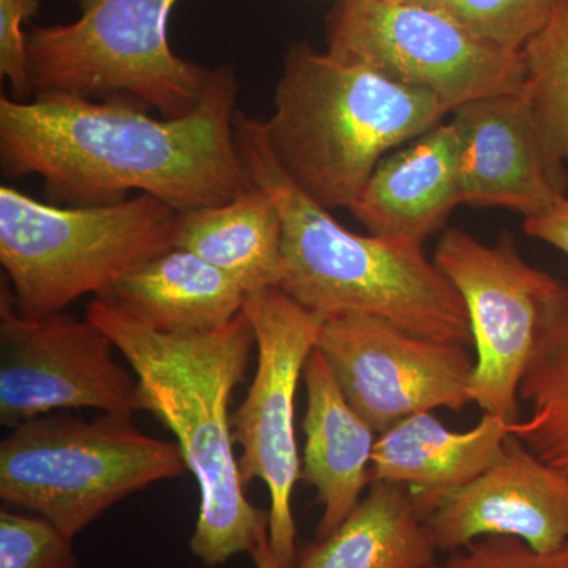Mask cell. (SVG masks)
<instances>
[{"instance_id": "cell-1", "label": "cell", "mask_w": 568, "mask_h": 568, "mask_svg": "<svg viewBox=\"0 0 568 568\" xmlns=\"http://www.w3.org/2000/svg\"><path fill=\"white\" fill-rule=\"evenodd\" d=\"M239 88L234 67L219 65L200 104L171 119L125 100L2 95V173L36 175L71 205L119 203L130 192L178 212L230 203L253 186L235 141Z\"/></svg>"}, {"instance_id": "cell-2", "label": "cell", "mask_w": 568, "mask_h": 568, "mask_svg": "<svg viewBox=\"0 0 568 568\" xmlns=\"http://www.w3.org/2000/svg\"><path fill=\"white\" fill-rule=\"evenodd\" d=\"M136 376L138 410H148L175 437L200 488L190 549L207 568L250 552L268 519L246 499L234 454L230 399L256 345L248 317L207 334H162L108 298L88 306Z\"/></svg>"}, {"instance_id": "cell-3", "label": "cell", "mask_w": 568, "mask_h": 568, "mask_svg": "<svg viewBox=\"0 0 568 568\" xmlns=\"http://www.w3.org/2000/svg\"><path fill=\"white\" fill-rule=\"evenodd\" d=\"M234 130L246 173L282 216L284 294L324 320L366 313L424 338L474 346L465 302L424 245L347 230L287 178L264 121L237 111Z\"/></svg>"}, {"instance_id": "cell-4", "label": "cell", "mask_w": 568, "mask_h": 568, "mask_svg": "<svg viewBox=\"0 0 568 568\" xmlns=\"http://www.w3.org/2000/svg\"><path fill=\"white\" fill-rule=\"evenodd\" d=\"M265 138L284 173L317 204L349 209L386 153L443 123L432 93L297 43L284 55Z\"/></svg>"}, {"instance_id": "cell-5", "label": "cell", "mask_w": 568, "mask_h": 568, "mask_svg": "<svg viewBox=\"0 0 568 568\" xmlns=\"http://www.w3.org/2000/svg\"><path fill=\"white\" fill-rule=\"evenodd\" d=\"M179 212L149 196L52 205L0 186V263L22 316L62 313L82 295H110L123 276L174 248Z\"/></svg>"}, {"instance_id": "cell-6", "label": "cell", "mask_w": 568, "mask_h": 568, "mask_svg": "<svg viewBox=\"0 0 568 568\" xmlns=\"http://www.w3.org/2000/svg\"><path fill=\"white\" fill-rule=\"evenodd\" d=\"M186 470L178 444L144 435L130 416L85 420L63 410L2 439L0 499L74 538L119 500Z\"/></svg>"}, {"instance_id": "cell-7", "label": "cell", "mask_w": 568, "mask_h": 568, "mask_svg": "<svg viewBox=\"0 0 568 568\" xmlns=\"http://www.w3.org/2000/svg\"><path fill=\"white\" fill-rule=\"evenodd\" d=\"M80 17L28 33L37 95L125 100L163 118L190 114L212 70L175 54L170 18L178 0H74Z\"/></svg>"}, {"instance_id": "cell-8", "label": "cell", "mask_w": 568, "mask_h": 568, "mask_svg": "<svg viewBox=\"0 0 568 568\" xmlns=\"http://www.w3.org/2000/svg\"><path fill=\"white\" fill-rule=\"evenodd\" d=\"M327 52L432 93L450 112L485 97L525 91L519 52L478 39L437 7L336 0L327 18Z\"/></svg>"}, {"instance_id": "cell-9", "label": "cell", "mask_w": 568, "mask_h": 568, "mask_svg": "<svg viewBox=\"0 0 568 568\" xmlns=\"http://www.w3.org/2000/svg\"><path fill=\"white\" fill-rule=\"evenodd\" d=\"M257 347V366L248 394L231 416L244 484L264 481L271 496L268 541L283 568L297 560V526L293 493L301 480L295 439V394L310 355L316 349L324 317L298 305L278 287L246 294Z\"/></svg>"}, {"instance_id": "cell-10", "label": "cell", "mask_w": 568, "mask_h": 568, "mask_svg": "<svg viewBox=\"0 0 568 568\" xmlns=\"http://www.w3.org/2000/svg\"><path fill=\"white\" fill-rule=\"evenodd\" d=\"M433 261L469 316L476 347L473 403L514 425L521 418L523 375L558 278L526 263L510 235L487 245L457 227L440 237Z\"/></svg>"}, {"instance_id": "cell-11", "label": "cell", "mask_w": 568, "mask_h": 568, "mask_svg": "<svg viewBox=\"0 0 568 568\" xmlns=\"http://www.w3.org/2000/svg\"><path fill=\"white\" fill-rule=\"evenodd\" d=\"M99 325L55 313L22 316L6 276L0 284V424L11 429L73 409L133 417L136 376L114 357Z\"/></svg>"}, {"instance_id": "cell-12", "label": "cell", "mask_w": 568, "mask_h": 568, "mask_svg": "<svg viewBox=\"0 0 568 568\" xmlns=\"http://www.w3.org/2000/svg\"><path fill=\"white\" fill-rule=\"evenodd\" d=\"M316 351L349 405L377 435L414 414L462 413L473 403L476 358L469 347L410 334L383 317H327Z\"/></svg>"}, {"instance_id": "cell-13", "label": "cell", "mask_w": 568, "mask_h": 568, "mask_svg": "<svg viewBox=\"0 0 568 568\" xmlns=\"http://www.w3.org/2000/svg\"><path fill=\"white\" fill-rule=\"evenodd\" d=\"M425 523L440 552L485 537H514L552 551L568 541V477L510 435L503 457L439 497Z\"/></svg>"}, {"instance_id": "cell-14", "label": "cell", "mask_w": 568, "mask_h": 568, "mask_svg": "<svg viewBox=\"0 0 568 568\" xmlns=\"http://www.w3.org/2000/svg\"><path fill=\"white\" fill-rule=\"evenodd\" d=\"M462 140V201L540 215L568 193V168L549 156L525 92L485 97L452 112Z\"/></svg>"}, {"instance_id": "cell-15", "label": "cell", "mask_w": 568, "mask_h": 568, "mask_svg": "<svg viewBox=\"0 0 568 568\" xmlns=\"http://www.w3.org/2000/svg\"><path fill=\"white\" fill-rule=\"evenodd\" d=\"M459 163L457 125L439 123L377 164L349 211L369 234L424 245L463 204Z\"/></svg>"}, {"instance_id": "cell-16", "label": "cell", "mask_w": 568, "mask_h": 568, "mask_svg": "<svg viewBox=\"0 0 568 568\" xmlns=\"http://www.w3.org/2000/svg\"><path fill=\"white\" fill-rule=\"evenodd\" d=\"M306 413L301 480L315 488L323 508L316 538L334 532L372 485L377 433L343 395L320 351L304 369Z\"/></svg>"}, {"instance_id": "cell-17", "label": "cell", "mask_w": 568, "mask_h": 568, "mask_svg": "<svg viewBox=\"0 0 568 568\" xmlns=\"http://www.w3.org/2000/svg\"><path fill=\"white\" fill-rule=\"evenodd\" d=\"M510 424L484 414L467 432H455L432 413H418L377 435L372 481L409 489L422 517L436 500L484 474L503 457Z\"/></svg>"}, {"instance_id": "cell-18", "label": "cell", "mask_w": 568, "mask_h": 568, "mask_svg": "<svg viewBox=\"0 0 568 568\" xmlns=\"http://www.w3.org/2000/svg\"><path fill=\"white\" fill-rule=\"evenodd\" d=\"M245 291L186 250L171 248L112 287L108 301L162 334H207L233 323Z\"/></svg>"}, {"instance_id": "cell-19", "label": "cell", "mask_w": 568, "mask_h": 568, "mask_svg": "<svg viewBox=\"0 0 568 568\" xmlns=\"http://www.w3.org/2000/svg\"><path fill=\"white\" fill-rule=\"evenodd\" d=\"M174 248L196 254L245 294L280 290L286 272L282 216L254 183L230 203L179 212Z\"/></svg>"}, {"instance_id": "cell-20", "label": "cell", "mask_w": 568, "mask_h": 568, "mask_svg": "<svg viewBox=\"0 0 568 568\" xmlns=\"http://www.w3.org/2000/svg\"><path fill=\"white\" fill-rule=\"evenodd\" d=\"M437 552L409 489L373 480L342 525L308 545L294 568H429Z\"/></svg>"}, {"instance_id": "cell-21", "label": "cell", "mask_w": 568, "mask_h": 568, "mask_svg": "<svg viewBox=\"0 0 568 568\" xmlns=\"http://www.w3.org/2000/svg\"><path fill=\"white\" fill-rule=\"evenodd\" d=\"M526 416L510 425L532 454L568 477V283L556 280L519 386Z\"/></svg>"}, {"instance_id": "cell-22", "label": "cell", "mask_w": 568, "mask_h": 568, "mask_svg": "<svg viewBox=\"0 0 568 568\" xmlns=\"http://www.w3.org/2000/svg\"><path fill=\"white\" fill-rule=\"evenodd\" d=\"M525 97L547 152L568 168V0H558L547 22L519 51Z\"/></svg>"}, {"instance_id": "cell-23", "label": "cell", "mask_w": 568, "mask_h": 568, "mask_svg": "<svg viewBox=\"0 0 568 568\" xmlns=\"http://www.w3.org/2000/svg\"><path fill=\"white\" fill-rule=\"evenodd\" d=\"M558 0H440L446 11L478 39L519 52L547 22Z\"/></svg>"}, {"instance_id": "cell-24", "label": "cell", "mask_w": 568, "mask_h": 568, "mask_svg": "<svg viewBox=\"0 0 568 568\" xmlns=\"http://www.w3.org/2000/svg\"><path fill=\"white\" fill-rule=\"evenodd\" d=\"M73 538L40 515L0 511V568H77Z\"/></svg>"}, {"instance_id": "cell-25", "label": "cell", "mask_w": 568, "mask_h": 568, "mask_svg": "<svg viewBox=\"0 0 568 568\" xmlns=\"http://www.w3.org/2000/svg\"><path fill=\"white\" fill-rule=\"evenodd\" d=\"M429 568H568V541L552 551H537L514 537L478 538Z\"/></svg>"}, {"instance_id": "cell-26", "label": "cell", "mask_w": 568, "mask_h": 568, "mask_svg": "<svg viewBox=\"0 0 568 568\" xmlns=\"http://www.w3.org/2000/svg\"><path fill=\"white\" fill-rule=\"evenodd\" d=\"M40 0H0V74L9 82L14 100L36 97L29 70L24 24L39 10Z\"/></svg>"}, {"instance_id": "cell-27", "label": "cell", "mask_w": 568, "mask_h": 568, "mask_svg": "<svg viewBox=\"0 0 568 568\" xmlns=\"http://www.w3.org/2000/svg\"><path fill=\"white\" fill-rule=\"evenodd\" d=\"M523 230L568 256V193L547 212L525 219Z\"/></svg>"}, {"instance_id": "cell-28", "label": "cell", "mask_w": 568, "mask_h": 568, "mask_svg": "<svg viewBox=\"0 0 568 568\" xmlns=\"http://www.w3.org/2000/svg\"><path fill=\"white\" fill-rule=\"evenodd\" d=\"M268 519L264 523L263 528L260 529L256 537V544L250 551L252 556L254 567L256 568H283L276 560L274 551L271 548V541H268Z\"/></svg>"}, {"instance_id": "cell-29", "label": "cell", "mask_w": 568, "mask_h": 568, "mask_svg": "<svg viewBox=\"0 0 568 568\" xmlns=\"http://www.w3.org/2000/svg\"><path fill=\"white\" fill-rule=\"evenodd\" d=\"M395 2L418 3V6L436 7L440 0H395Z\"/></svg>"}]
</instances>
